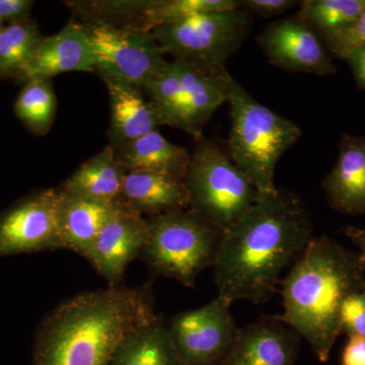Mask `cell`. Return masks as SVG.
<instances>
[{
	"label": "cell",
	"mask_w": 365,
	"mask_h": 365,
	"mask_svg": "<svg viewBox=\"0 0 365 365\" xmlns=\"http://www.w3.org/2000/svg\"><path fill=\"white\" fill-rule=\"evenodd\" d=\"M33 6L31 0H0V21L9 25L30 20Z\"/></svg>",
	"instance_id": "cell-32"
},
{
	"label": "cell",
	"mask_w": 365,
	"mask_h": 365,
	"mask_svg": "<svg viewBox=\"0 0 365 365\" xmlns=\"http://www.w3.org/2000/svg\"><path fill=\"white\" fill-rule=\"evenodd\" d=\"M341 365H365V338L348 337L341 356Z\"/></svg>",
	"instance_id": "cell-33"
},
{
	"label": "cell",
	"mask_w": 365,
	"mask_h": 365,
	"mask_svg": "<svg viewBox=\"0 0 365 365\" xmlns=\"http://www.w3.org/2000/svg\"><path fill=\"white\" fill-rule=\"evenodd\" d=\"M313 239V225L299 196L287 189L259 195L223 232L215 262L217 297L230 302H267L281 276Z\"/></svg>",
	"instance_id": "cell-1"
},
{
	"label": "cell",
	"mask_w": 365,
	"mask_h": 365,
	"mask_svg": "<svg viewBox=\"0 0 365 365\" xmlns=\"http://www.w3.org/2000/svg\"><path fill=\"white\" fill-rule=\"evenodd\" d=\"M61 191L47 189L26 197L0 215V258L61 249Z\"/></svg>",
	"instance_id": "cell-10"
},
{
	"label": "cell",
	"mask_w": 365,
	"mask_h": 365,
	"mask_svg": "<svg viewBox=\"0 0 365 365\" xmlns=\"http://www.w3.org/2000/svg\"><path fill=\"white\" fill-rule=\"evenodd\" d=\"M230 107L228 155L259 193L276 191V165L302 137V129L260 104L234 78L228 85Z\"/></svg>",
	"instance_id": "cell-4"
},
{
	"label": "cell",
	"mask_w": 365,
	"mask_h": 365,
	"mask_svg": "<svg viewBox=\"0 0 365 365\" xmlns=\"http://www.w3.org/2000/svg\"><path fill=\"white\" fill-rule=\"evenodd\" d=\"M143 91L157 106L165 125L182 128L184 101L181 71L177 60L169 62L162 73Z\"/></svg>",
	"instance_id": "cell-27"
},
{
	"label": "cell",
	"mask_w": 365,
	"mask_h": 365,
	"mask_svg": "<svg viewBox=\"0 0 365 365\" xmlns=\"http://www.w3.org/2000/svg\"><path fill=\"white\" fill-rule=\"evenodd\" d=\"M362 230V232H364V234L365 235V230Z\"/></svg>",
	"instance_id": "cell-36"
},
{
	"label": "cell",
	"mask_w": 365,
	"mask_h": 365,
	"mask_svg": "<svg viewBox=\"0 0 365 365\" xmlns=\"http://www.w3.org/2000/svg\"><path fill=\"white\" fill-rule=\"evenodd\" d=\"M81 24L101 78L120 79L144 91L169 63L150 31L98 21Z\"/></svg>",
	"instance_id": "cell-8"
},
{
	"label": "cell",
	"mask_w": 365,
	"mask_h": 365,
	"mask_svg": "<svg viewBox=\"0 0 365 365\" xmlns=\"http://www.w3.org/2000/svg\"><path fill=\"white\" fill-rule=\"evenodd\" d=\"M240 6L252 14L271 18L285 13L295 6H300V2L294 0H242L240 1Z\"/></svg>",
	"instance_id": "cell-31"
},
{
	"label": "cell",
	"mask_w": 365,
	"mask_h": 365,
	"mask_svg": "<svg viewBox=\"0 0 365 365\" xmlns=\"http://www.w3.org/2000/svg\"><path fill=\"white\" fill-rule=\"evenodd\" d=\"M323 188L335 210L365 215V136L343 135L337 162L324 180Z\"/></svg>",
	"instance_id": "cell-17"
},
{
	"label": "cell",
	"mask_w": 365,
	"mask_h": 365,
	"mask_svg": "<svg viewBox=\"0 0 365 365\" xmlns=\"http://www.w3.org/2000/svg\"><path fill=\"white\" fill-rule=\"evenodd\" d=\"M102 78L111 101L109 137L113 148L158 131L165 125L157 106L145 98L141 88L120 79Z\"/></svg>",
	"instance_id": "cell-16"
},
{
	"label": "cell",
	"mask_w": 365,
	"mask_h": 365,
	"mask_svg": "<svg viewBox=\"0 0 365 365\" xmlns=\"http://www.w3.org/2000/svg\"><path fill=\"white\" fill-rule=\"evenodd\" d=\"M111 365H182L169 326L153 317L125 336Z\"/></svg>",
	"instance_id": "cell-22"
},
{
	"label": "cell",
	"mask_w": 365,
	"mask_h": 365,
	"mask_svg": "<svg viewBox=\"0 0 365 365\" xmlns=\"http://www.w3.org/2000/svg\"><path fill=\"white\" fill-rule=\"evenodd\" d=\"M124 208L122 202H107L69 196L61 191L59 235L61 249L85 257L103 227Z\"/></svg>",
	"instance_id": "cell-19"
},
{
	"label": "cell",
	"mask_w": 365,
	"mask_h": 365,
	"mask_svg": "<svg viewBox=\"0 0 365 365\" xmlns=\"http://www.w3.org/2000/svg\"><path fill=\"white\" fill-rule=\"evenodd\" d=\"M190 209L223 232L240 220L259 193L232 158L212 141L199 139L184 179Z\"/></svg>",
	"instance_id": "cell-6"
},
{
	"label": "cell",
	"mask_w": 365,
	"mask_h": 365,
	"mask_svg": "<svg viewBox=\"0 0 365 365\" xmlns=\"http://www.w3.org/2000/svg\"><path fill=\"white\" fill-rule=\"evenodd\" d=\"M331 51L337 56L347 58L348 55L357 48L365 46V11L351 25L346 26L340 32L326 38Z\"/></svg>",
	"instance_id": "cell-30"
},
{
	"label": "cell",
	"mask_w": 365,
	"mask_h": 365,
	"mask_svg": "<svg viewBox=\"0 0 365 365\" xmlns=\"http://www.w3.org/2000/svg\"><path fill=\"white\" fill-rule=\"evenodd\" d=\"M155 316L145 289L112 287L78 295L43 322L34 365H111L125 336Z\"/></svg>",
	"instance_id": "cell-3"
},
{
	"label": "cell",
	"mask_w": 365,
	"mask_h": 365,
	"mask_svg": "<svg viewBox=\"0 0 365 365\" xmlns=\"http://www.w3.org/2000/svg\"><path fill=\"white\" fill-rule=\"evenodd\" d=\"M258 44L269 63L282 71L319 76L336 72L335 64L313 28L299 18L270 24L259 35Z\"/></svg>",
	"instance_id": "cell-11"
},
{
	"label": "cell",
	"mask_w": 365,
	"mask_h": 365,
	"mask_svg": "<svg viewBox=\"0 0 365 365\" xmlns=\"http://www.w3.org/2000/svg\"><path fill=\"white\" fill-rule=\"evenodd\" d=\"M127 170L120 165L116 150L107 145L95 157L83 163L63 184L61 191L69 196L107 202H121Z\"/></svg>",
	"instance_id": "cell-21"
},
{
	"label": "cell",
	"mask_w": 365,
	"mask_h": 365,
	"mask_svg": "<svg viewBox=\"0 0 365 365\" xmlns=\"http://www.w3.org/2000/svg\"><path fill=\"white\" fill-rule=\"evenodd\" d=\"M56 98L50 81H31L14 103V113L34 134L43 135L51 126Z\"/></svg>",
	"instance_id": "cell-26"
},
{
	"label": "cell",
	"mask_w": 365,
	"mask_h": 365,
	"mask_svg": "<svg viewBox=\"0 0 365 365\" xmlns=\"http://www.w3.org/2000/svg\"><path fill=\"white\" fill-rule=\"evenodd\" d=\"M346 60L351 67L357 86L365 91V46L350 53Z\"/></svg>",
	"instance_id": "cell-34"
},
{
	"label": "cell",
	"mask_w": 365,
	"mask_h": 365,
	"mask_svg": "<svg viewBox=\"0 0 365 365\" xmlns=\"http://www.w3.org/2000/svg\"><path fill=\"white\" fill-rule=\"evenodd\" d=\"M71 71L95 72V58L83 24L71 21L55 35L44 37L19 78L50 81Z\"/></svg>",
	"instance_id": "cell-14"
},
{
	"label": "cell",
	"mask_w": 365,
	"mask_h": 365,
	"mask_svg": "<svg viewBox=\"0 0 365 365\" xmlns=\"http://www.w3.org/2000/svg\"><path fill=\"white\" fill-rule=\"evenodd\" d=\"M33 20L9 24L0 30V78L16 76L32 59L43 40Z\"/></svg>",
	"instance_id": "cell-23"
},
{
	"label": "cell",
	"mask_w": 365,
	"mask_h": 365,
	"mask_svg": "<svg viewBox=\"0 0 365 365\" xmlns=\"http://www.w3.org/2000/svg\"><path fill=\"white\" fill-rule=\"evenodd\" d=\"M365 265L356 252L332 237H313L282 281L283 313L274 318L307 341L327 362L341 335L346 297L364 289Z\"/></svg>",
	"instance_id": "cell-2"
},
{
	"label": "cell",
	"mask_w": 365,
	"mask_h": 365,
	"mask_svg": "<svg viewBox=\"0 0 365 365\" xmlns=\"http://www.w3.org/2000/svg\"><path fill=\"white\" fill-rule=\"evenodd\" d=\"M120 165L127 172H151L184 180L191 155L186 148L170 143L160 131L139 137L115 148Z\"/></svg>",
	"instance_id": "cell-20"
},
{
	"label": "cell",
	"mask_w": 365,
	"mask_h": 365,
	"mask_svg": "<svg viewBox=\"0 0 365 365\" xmlns=\"http://www.w3.org/2000/svg\"><path fill=\"white\" fill-rule=\"evenodd\" d=\"M121 202L138 215L155 216L190 207L184 180L151 172H127Z\"/></svg>",
	"instance_id": "cell-18"
},
{
	"label": "cell",
	"mask_w": 365,
	"mask_h": 365,
	"mask_svg": "<svg viewBox=\"0 0 365 365\" xmlns=\"http://www.w3.org/2000/svg\"><path fill=\"white\" fill-rule=\"evenodd\" d=\"M299 349V336L269 317L239 329L222 365H294Z\"/></svg>",
	"instance_id": "cell-13"
},
{
	"label": "cell",
	"mask_w": 365,
	"mask_h": 365,
	"mask_svg": "<svg viewBox=\"0 0 365 365\" xmlns=\"http://www.w3.org/2000/svg\"><path fill=\"white\" fill-rule=\"evenodd\" d=\"M365 11V0H304L297 18L328 38L340 32Z\"/></svg>",
	"instance_id": "cell-24"
},
{
	"label": "cell",
	"mask_w": 365,
	"mask_h": 365,
	"mask_svg": "<svg viewBox=\"0 0 365 365\" xmlns=\"http://www.w3.org/2000/svg\"><path fill=\"white\" fill-rule=\"evenodd\" d=\"M345 234L360 250L359 255L365 265V235L362 232L361 228L347 227ZM364 290H365V284Z\"/></svg>",
	"instance_id": "cell-35"
},
{
	"label": "cell",
	"mask_w": 365,
	"mask_h": 365,
	"mask_svg": "<svg viewBox=\"0 0 365 365\" xmlns=\"http://www.w3.org/2000/svg\"><path fill=\"white\" fill-rule=\"evenodd\" d=\"M155 0L67 2L71 11L85 21H98L120 26L146 29V13Z\"/></svg>",
	"instance_id": "cell-25"
},
{
	"label": "cell",
	"mask_w": 365,
	"mask_h": 365,
	"mask_svg": "<svg viewBox=\"0 0 365 365\" xmlns=\"http://www.w3.org/2000/svg\"><path fill=\"white\" fill-rule=\"evenodd\" d=\"M237 0H155L146 13V29L170 25L198 14L240 7Z\"/></svg>",
	"instance_id": "cell-28"
},
{
	"label": "cell",
	"mask_w": 365,
	"mask_h": 365,
	"mask_svg": "<svg viewBox=\"0 0 365 365\" xmlns=\"http://www.w3.org/2000/svg\"><path fill=\"white\" fill-rule=\"evenodd\" d=\"M184 101L182 130L202 138L204 126L216 110L227 102L228 85L232 78L227 68H209L180 61Z\"/></svg>",
	"instance_id": "cell-15"
},
{
	"label": "cell",
	"mask_w": 365,
	"mask_h": 365,
	"mask_svg": "<svg viewBox=\"0 0 365 365\" xmlns=\"http://www.w3.org/2000/svg\"><path fill=\"white\" fill-rule=\"evenodd\" d=\"M341 333L365 338V290L346 297L340 311Z\"/></svg>",
	"instance_id": "cell-29"
},
{
	"label": "cell",
	"mask_w": 365,
	"mask_h": 365,
	"mask_svg": "<svg viewBox=\"0 0 365 365\" xmlns=\"http://www.w3.org/2000/svg\"><path fill=\"white\" fill-rule=\"evenodd\" d=\"M148 234V220L124 206L103 227L85 258L115 285L129 263L143 252Z\"/></svg>",
	"instance_id": "cell-12"
},
{
	"label": "cell",
	"mask_w": 365,
	"mask_h": 365,
	"mask_svg": "<svg viewBox=\"0 0 365 365\" xmlns=\"http://www.w3.org/2000/svg\"><path fill=\"white\" fill-rule=\"evenodd\" d=\"M143 252L153 270L193 287L204 269L215 265L223 230L192 209L150 216Z\"/></svg>",
	"instance_id": "cell-5"
},
{
	"label": "cell",
	"mask_w": 365,
	"mask_h": 365,
	"mask_svg": "<svg viewBox=\"0 0 365 365\" xmlns=\"http://www.w3.org/2000/svg\"><path fill=\"white\" fill-rule=\"evenodd\" d=\"M252 19L240 6L158 26L151 33L174 60L220 69L246 40Z\"/></svg>",
	"instance_id": "cell-7"
},
{
	"label": "cell",
	"mask_w": 365,
	"mask_h": 365,
	"mask_svg": "<svg viewBox=\"0 0 365 365\" xmlns=\"http://www.w3.org/2000/svg\"><path fill=\"white\" fill-rule=\"evenodd\" d=\"M230 306L217 297L172 319L168 326L182 365H222L239 331Z\"/></svg>",
	"instance_id": "cell-9"
}]
</instances>
